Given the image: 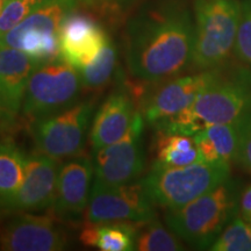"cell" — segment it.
<instances>
[{
	"instance_id": "52a82bcc",
	"label": "cell",
	"mask_w": 251,
	"mask_h": 251,
	"mask_svg": "<svg viewBox=\"0 0 251 251\" xmlns=\"http://www.w3.org/2000/svg\"><path fill=\"white\" fill-rule=\"evenodd\" d=\"M96 100H78L56 114L31 121V136L41 152L61 159L74 157L85 146Z\"/></svg>"
},
{
	"instance_id": "f1b7e54d",
	"label": "cell",
	"mask_w": 251,
	"mask_h": 251,
	"mask_svg": "<svg viewBox=\"0 0 251 251\" xmlns=\"http://www.w3.org/2000/svg\"><path fill=\"white\" fill-rule=\"evenodd\" d=\"M238 215L251 224V184L241 190L238 200Z\"/></svg>"
},
{
	"instance_id": "d6986e66",
	"label": "cell",
	"mask_w": 251,
	"mask_h": 251,
	"mask_svg": "<svg viewBox=\"0 0 251 251\" xmlns=\"http://www.w3.org/2000/svg\"><path fill=\"white\" fill-rule=\"evenodd\" d=\"M202 162L192 136L158 131L152 168H174Z\"/></svg>"
},
{
	"instance_id": "7402d4cb",
	"label": "cell",
	"mask_w": 251,
	"mask_h": 251,
	"mask_svg": "<svg viewBox=\"0 0 251 251\" xmlns=\"http://www.w3.org/2000/svg\"><path fill=\"white\" fill-rule=\"evenodd\" d=\"M184 246L180 238L165 228L156 218L146 222H137L135 250L139 251H178Z\"/></svg>"
},
{
	"instance_id": "4fadbf2b",
	"label": "cell",
	"mask_w": 251,
	"mask_h": 251,
	"mask_svg": "<svg viewBox=\"0 0 251 251\" xmlns=\"http://www.w3.org/2000/svg\"><path fill=\"white\" fill-rule=\"evenodd\" d=\"M59 168L57 158L43 152L27 156L23 184L9 212L34 213L50 208L56 196Z\"/></svg>"
},
{
	"instance_id": "4316f807",
	"label": "cell",
	"mask_w": 251,
	"mask_h": 251,
	"mask_svg": "<svg viewBox=\"0 0 251 251\" xmlns=\"http://www.w3.org/2000/svg\"><path fill=\"white\" fill-rule=\"evenodd\" d=\"M235 163L251 174V114L240 122V137Z\"/></svg>"
},
{
	"instance_id": "f546056e",
	"label": "cell",
	"mask_w": 251,
	"mask_h": 251,
	"mask_svg": "<svg viewBox=\"0 0 251 251\" xmlns=\"http://www.w3.org/2000/svg\"><path fill=\"white\" fill-rule=\"evenodd\" d=\"M9 121L12 120L7 117V115H6L4 109L1 108V105H0V124H6V122H9Z\"/></svg>"
},
{
	"instance_id": "30bf717a",
	"label": "cell",
	"mask_w": 251,
	"mask_h": 251,
	"mask_svg": "<svg viewBox=\"0 0 251 251\" xmlns=\"http://www.w3.org/2000/svg\"><path fill=\"white\" fill-rule=\"evenodd\" d=\"M209 78V70L179 75L159 83L141 97V113L147 124L156 127L163 121L190 107Z\"/></svg>"
},
{
	"instance_id": "277c9868",
	"label": "cell",
	"mask_w": 251,
	"mask_h": 251,
	"mask_svg": "<svg viewBox=\"0 0 251 251\" xmlns=\"http://www.w3.org/2000/svg\"><path fill=\"white\" fill-rule=\"evenodd\" d=\"M192 68L212 70L231 61L236 43L241 0H193Z\"/></svg>"
},
{
	"instance_id": "5bb4252c",
	"label": "cell",
	"mask_w": 251,
	"mask_h": 251,
	"mask_svg": "<svg viewBox=\"0 0 251 251\" xmlns=\"http://www.w3.org/2000/svg\"><path fill=\"white\" fill-rule=\"evenodd\" d=\"M94 180L93 161L75 157L61 165L51 208L61 219L78 220L89 206Z\"/></svg>"
},
{
	"instance_id": "7c38bea8",
	"label": "cell",
	"mask_w": 251,
	"mask_h": 251,
	"mask_svg": "<svg viewBox=\"0 0 251 251\" xmlns=\"http://www.w3.org/2000/svg\"><path fill=\"white\" fill-rule=\"evenodd\" d=\"M109 37L96 19L75 9L59 27V58L78 70L98 56Z\"/></svg>"
},
{
	"instance_id": "ffe728a7",
	"label": "cell",
	"mask_w": 251,
	"mask_h": 251,
	"mask_svg": "<svg viewBox=\"0 0 251 251\" xmlns=\"http://www.w3.org/2000/svg\"><path fill=\"white\" fill-rule=\"evenodd\" d=\"M27 156L13 143H0V211L9 212L23 184Z\"/></svg>"
},
{
	"instance_id": "ac0fdd59",
	"label": "cell",
	"mask_w": 251,
	"mask_h": 251,
	"mask_svg": "<svg viewBox=\"0 0 251 251\" xmlns=\"http://www.w3.org/2000/svg\"><path fill=\"white\" fill-rule=\"evenodd\" d=\"M240 122L207 126L193 135L202 162L231 166L236 158Z\"/></svg>"
},
{
	"instance_id": "83f0119b",
	"label": "cell",
	"mask_w": 251,
	"mask_h": 251,
	"mask_svg": "<svg viewBox=\"0 0 251 251\" xmlns=\"http://www.w3.org/2000/svg\"><path fill=\"white\" fill-rule=\"evenodd\" d=\"M140 0H79V2L100 9L103 13L111 15H120L129 11Z\"/></svg>"
},
{
	"instance_id": "8992f818",
	"label": "cell",
	"mask_w": 251,
	"mask_h": 251,
	"mask_svg": "<svg viewBox=\"0 0 251 251\" xmlns=\"http://www.w3.org/2000/svg\"><path fill=\"white\" fill-rule=\"evenodd\" d=\"M83 83L78 71L61 58L42 63L31 72L23 101L30 121L49 117L78 101Z\"/></svg>"
},
{
	"instance_id": "7a4b0ae2",
	"label": "cell",
	"mask_w": 251,
	"mask_h": 251,
	"mask_svg": "<svg viewBox=\"0 0 251 251\" xmlns=\"http://www.w3.org/2000/svg\"><path fill=\"white\" fill-rule=\"evenodd\" d=\"M251 114V69L230 61L209 70L190 107L156 126L158 131L193 136L207 126L235 124Z\"/></svg>"
},
{
	"instance_id": "cb8c5ba5",
	"label": "cell",
	"mask_w": 251,
	"mask_h": 251,
	"mask_svg": "<svg viewBox=\"0 0 251 251\" xmlns=\"http://www.w3.org/2000/svg\"><path fill=\"white\" fill-rule=\"evenodd\" d=\"M213 251H251V224L235 216L209 248Z\"/></svg>"
},
{
	"instance_id": "484cf974",
	"label": "cell",
	"mask_w": 251,
	"mask_h": 251,
	"mask_svg": "<svg viewBox=\"0 0 251 251\" xmlns=\"http://www.w3.org/2000/svg\"><path fill=\"white\" fill-rule=\"evenodd\" d=\"M234 56L251 69V0H241V13Z\"/></svg>"
},
{
	"instance_id": "5b68a950",
	"label": "cell",
	"mask_w": 251,
	"mask_h": 251,
	"mask_svg": "<svg viewBox=\"0 0 251 251\" xmlns=\"http://www.w3.org/2000/svg\"><path fill=\"white\" fill-rule=\"evenodd\" d=\"M230 165L197 162L174 168H152L141 179L144 192L155 206L181 207L230 178Z\"/></svg>"
},
{
	"instance_id": "8fae6325",
	"label": "cell",
	"mask_w": 251,
	"mask_h": 251,
	"mask_svg": "<svg viewBox=\"0 0 251 251\" xmlns=\"http://www.w3.org/2000/svg\"><path fill=\"white\" fill-rule=\"evenodd\" d=\"M68 247V233L50 216L23 213L0 227V250L59 251Z\"/></svg>"
},
{
	"instance_id": "603a6c76",
	"label": "cell",
	"mask_w": 251,
	"mask_h": 251,
	"mask_svg": "<svg viewBox=\"0 0 251 251\" xmlns=\"http://www.w3.org/2000/svg\"><path fill=\"white\" fill-rule=\"evenodd\" d=\"M96 243L94 247L101 251L135 250L137 222L117 221L94 224Z\"/></svg>"
},
{
	"instance_id": "6da1fadb",
	"label": "cell",
	"mask_w": 251,
	"mask_h": 251,
	"mask_svg": "<svg viewBox=\"0 0 251 251\" xmlns=\"http://www.w3.org/2000/svg\"><path fill=\"white\" fill-rule=\"evenodd\" d=\"M194 20L187 0H147L128 19L125 56L135 80L155 84L192 67Z\"/></svg>"
},
{
	"instance_id": "2e32d148",
	"label": "cell",
	"mask_w": 251,
	"mask_h": 251,
	"mask_svg": "<svg viewBox=\"0 0 251 251\" xmlns=\"http://www.w3.org/2000/svg\"><path fill=\"white\" fill-rule=\"evenodd\" d=\"M40 64L21 50L0 47V105L11 120L23 108L28 79Z\"/></svg>"
},
{
	"instance_id": "44dd1931",
	"label": "cell",
	"mask_w": 251,
	"mask_h": 251,
	"mask_svg": "<svg viewBox=\"0 0 251 251\" xmlns=\"http://www.w3.org/2000/svg\"><path fill=\"white\" fill-rule=\"evenodd\" d=\"M118 64V49L115 43L109 37L105 46L99 51L98 56L86 64L78 69L84 89L98 90L107 85L115 74Z\"/></svg>"
},
{
	"instance_id": "ba28073f",
	"label": "cell",
	"mask_w": 251,
	"mask_h": 251,
	"mask_svg": "<svg viewBox=\"0 0 251 251\" xmlns=\"http://www.w3.org/2000/svg\"><path fill=\"white\" fill-rule=\"evenodd\" d=\"M146 127L142 113L137 111L127 133L118 142L94 150L93 184L120 186L135 183L146 165L143 134Z\"/></svg>"
},
{
	"instance_id": "9a60e30c",
	"label": "cell",
	"mask_w": 251,
	"mask_h": 251,
	"mask_svg": "<svg viewBox=\"0 0 251 251\" xmlns=\"http://www.w3.org/2000/svg\"><path fill=\"white\" fill-rule=\"evenodd\" d=\"M136 112L130 90L119 89L109 94L93 115L90 131L93 150L121 140L129 129Z\"/></svg>"
},
{
	"instance_id": "3957f363",
	"label": "cell",
	"mask_w": 251,
	"mask_h": 251,
	"mask_svg": "<svg viewBox=\"0 0 251 251\" xmlns=\"http://www.w3.org/2000/svg\"><path fill=\"white\" fill-rule=\"evenodd\" d=\"M241 185L228 178L186 205L166 209L165 224L180 240L197 249H209L226 226L238 215Z\"/></svg>"
},
{
	"instance_id": "4dcf8cb0",
	"label": "cell",
	"mask_w": 251,
	"mask_h": 251,
	"mask_svg": "<svg viewBox=\"0 0 251 251\" xmlns=\"http://www.w3.org/2000/svg\"><path fill=\"white\" fill-rule=\"evenodd\" d=\"M5 1L6 0H0V13H1L2 8H4V5H5Z\"/></svg>"
},
{
	"instance_id": "9c48e42d",
	"label": "cell",
	"mask_w": 251,
	"mask_h": 251,
	"mask_svg": "<svg viewBox=\"0 0 251 251\" xmlns=\"http://www.w3.org/2000/svg\"><path fill=\"white\" fill-rule=\"evenodd\" d=\"M155 218V205L144 192L141 180L120 186L93 184L85 212L87 222H146Z\"/></svg>"
},
{
	"instance_id": "e0dca14e",
	"label": "cell",
	"mask_w": 251,
	"mask_h": 251,
	"mask_svg": "<svg viewBox=\"0 0 251 251\" xmlns=\"http://www.w3.org/2000/svg\"><path fill=\"white\" fill-rule=\"evenodd\" d=\"M79 0H47L17 27L0 36V47H9L23 37H48L58 35L62 21L78 8Z\"/></svg>"
},
{
	"instance_id": "d4e9b609",
	"label": "cell",
	"mask_w": 251,
	"mask_h": 251,
	"mask_svg": "<svg viewBox=\"0 0 251 251\" xmlns=\"http://www.w3.org/2000/svg\"><path fill=\"white\" fill-rule=\"evenodd\" d=\"M46 1L47 0H6L0 13V36L23 23L28 15Z\"/></svg>"
}]
</instances>
